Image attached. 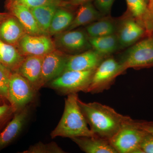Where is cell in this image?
I'll return each instance as SVG.
<instances>
[{
    "label": "cell",
    "mask_w": 153,
    "mask_h": 153,
    "mask_svg": "<svg viewBox=\"0 0 153 153\" xmlns=\"http://www.w3.org/2000/svg\"><path fill=\"white\" fill-rule=\"evenodd\" d=\"M10 15L8 13H0V23L2 22L3 20H4L6 18L8 17Z\"/></svg>",
    "instance_id": "cell-33"
},
{
    "label": "cell",
    "mask_w": 153,
    "mask_h": 153,
    "mask_svg": "<svg viewBox=\"0 0 153 153\" xmlns=\"http://www.w3.org/2000/svg\"><path fill=\"white\" fill-rule=\"evenodd\" d=\"M147 134L132 120L123 126L109 142L117 153H142L140 145Z\"/></svg>",
    "instance_id": "cell-4"
},
{
    "label": "cell",
    "mask_w": 153,
    "mask_h": 153,
    "mask_svg": "<svg viewBox=\"0 0 153 153\" xmlns=\"http://www.w3.org/2000/svg\"><path fill=\"white\" fill-rule=\"evenodd\" d=\"M103 56L94 50L69 56L65 71L95 70L103 60Z\"/></svg>",
    "instance_id": "cell-11"
},
{
    "label": "cell",
    "mask_w": 153,
    "mask_h": 153,
    "mask_svg": "<svg viewBox=\"0 0 153 153\" xmlns=\"http://www.w3.org/2000/svg\"><path fill=\"white\" fill-rule=\"evenodd\" d=\"M37 92L25 77L17 71L13 72L9 84L7 100L15 113L27 106Z\"/></svg>",
    "instance_id": "cell-7"
},
{
    "label": "cell",
    "mask_w": 153,
    "mask_h": 153,
    "mask_svg": "<svg viewBox=\"0 0 153 153\" xmlns=\"http://www.w3.org/2000/svg\"><path fill=\"white\" fill-rule=\"evenodd\" d=\"M121 64L125 70L129 68H142L153 66V36L137 42L124 55Z\"/></svg>",
    "instance_id": "cell-6"
},
{
    "label": "cell",
    "mask_w": 153,
    "mask_h": 153,
    "mask_svg": "<svg viewBox=\"0 0 153 153\" xmlns=\"http://www.w3.org/2000/svg\"><path fill=\"white\" fill-rule=\"evenodd\" d=\"M29 113L28 106L15 112L13 119L0 133V149L7 146L19 134L26 123Z\"/></svg>",
    "instance_id": "cell-13"
},
{
    "label": "cell",
    "mask_w": 153,
    "mask_h": 153,
    "mask_svg": "<svg viewBox=\"0 0 153 153\" xmlns=\"http://www.w3.org/2000/svg\"><path fill=\"white\" fill-rule=\"evenodd\" d=\"M25 57L16 46L7 44L0 39V63L13 72L18 71Z\"/></svg>",
    "instance_id": "cell-18"
},
{
    "label": "cell",
    "mask_w": 153,
    "mask_h": 153,
    "mask_svg": "<svg viewBox=\"0 0 153 153\" xmlns=\"http://www.w3.org/2000/svg\"><path fill=\"white\" fill-rule=\"evenodd\" d=\"M18 49L24 57L43 56L55 50V45L47 35L34 36L25 34L17 45Z\"/></svg>",
    "instance_id": "cell-8"
},
{
    "label": "cell",
    "mask_w": 153,
    "mask_h": 153,
    "mask_svg": "<svg viewBox=\"0 0 153 153\" xmlns=\"http://www.w3.org/2000/svg\"><path fill=\"white\" fill-rule=\"evenodd\" d=\"M115 0H95L96 7L100 13H108Z\"/></svg>",
    "instance_id": "cell-29"
},
{
    "label": "cell",
    "mask_w": 153,
    "mask_h": 153,
    "mask_svg": "<svg viewBox=\"0 0 153 153\" xmlns=\"http://www.w3.org/2000/svg\"><path fill=\"white\" fill-rule=\"evenodd\" d=\"M15 113V111L11 105L4 104L0 105V121L12 113Z\"/></svg>",
    "instance_id": "cell-31"
},
{
    "label": "cell",
    "mask_w": 153,
    "mask_h": 153,
    "mask_svg": "<svg viewBox=\"0 0 153 153\" xmlns=\"http://www.w3.org/2000/svg\"><path fill=\"white\" fill-rule=\"evenodd\" d=\"M23 153H64L63 151L56 143L52 142L44 143L39 142L35 144L30 146Z\"/></svg>",
    "instance_id": "cell-25"
},
{
    "label": "cell",
    "mask_w": 153,
    "mask_h": 153,
    "mask_svg": "<svg viewBox=\"0 0 153 153\" xmlns=\"http://www.w3.org/2000/svg\"><path fill=\"white\" fill-rule=\"evenodd\" d=\"M125 70L120 62L114 58L102 60L94 71L86 93L97 94L108 90L116 77Z\"/></svg>",
    "instance_id": "cell-5"
},
{
    "label": "cell",
    "mask_w": 153,
    "mask_h": 153,
    "mask_svg": "<svg viewBox=\"0 0 153 153\" xmlns=\"http://www.w3.org/2000/svg\"><path fill=\"white\" fill-rule=\"evenodd\" d=\"M57 8L52 19L49 34L54 35L60 33L68 28L73 21V15L65 9Z\"/></svg>",
    "instance_id": "cell-23"
},
{
    "label": "cell",
    "mask_w": 153,
    "mask_h": 153,
    "mask_svg": "<svg viewBox=\"0 0 153 153\" xmlns=\"http://www.w3.org/2000/svg\"><path fill=\"white\" fill-rule=\"evenodd\" d=\"M30 9L46 5L54 4L62 7L66 6L65 1L60 0H13Z\"/></svg>",
    "instance_id": "cell-27"
},
{
    "label": "cell",
    "mask_w": 153,
    "mask_h": 153,
    "mask_svg": "<svg viewBox=\"0 0 153 153\" xmlns=\"http://www.w3.org/2000/svg\"><path fill=\"white\" fill-rule=\"evenodd\" d=\"M71 139L85 153H117L108 140L97 136L78 137Z\"/></svg>",
    "instance_id": "cell-15"
},
{
    "label": "cell",
    "mask_w": 153,
    "mask_h": 153,
    "mask_svg": "<svg viewBox=\"0 0 153 153\" xmlns=\"http://www.w3.org/2000/svg\"><path fill=\"white\" fill-rule=\"evenodd\" d=\"M86 31L91 37H99L114 34V25L107 20H101L94 22L86 28Z\"/></svg>",
    "instance_id": "cell-24"
},
{
    "label": "cell",
    "mask_w": 153,
    "mask_h": 153,
    "mask_svg": "<svg viewBox=\"0 0 153 153\" xmlns=\"http://www.w3.org/2000/svg\"><path fill=\"white\" fill-rule=\"evenodd\" d=\"M26 34L23 25L14 16H9L0 23V39L7 44L17 46Z\"/></svg>",
    "instance_id": "cell-14"
},
{
    "label": "cell",
    "mask_w": 153,
    "mask_h": 153,
    "mask_svg": "<svg viewBox=\"0 0 153 153\" xmlns=\"http://www.w3.org/2000/svg\"><path fill=\"white\" fill-rule=\"evenodd\" d=\"M2 99L3 98L0 97V104H1V103L2 102Z\"/></svg>",
    "instance_id": "cell-35"
},
{
    "label": "cell",
    "mask_w": 153,
    "mask_h": 153,
    "mask_svg": "<svg viewBox=\"0 0 153 153\" xmlns=\"http://www.w3.org/2000/svg\"><path fill=\"white\" fill-rule=\"evenodd\" d=\"M77 93L68 94L65 101L64 111L57 126L50 134L52 138L57 137L72 138L96 136L88 127L78 103Z\"/></svg>",
    "instance_id": "cell-2"
},
{
    "label": "cell",
    "mask_w": 153,
    "mask_h": 153,
    "mask_svg": "<svg viewBox=\"0 0 153 153\" xmlns=\"http://www.w3.org/2000/svg\"><path fill=\"white\" fill-rule=\"evenodd\" d=\"M68 57L56 49L44 56L42 64L40 88L65 71Z\"/></svg>",
    "instance_id": "cell-9"
},
{
    "label": "cell",
    "mask_w": 153,
    "mask_h": 153,
    "mask_svg": "<svg viewBox=\"0 0 153 153\" xmlns=\"http://www.w3.org/2000/svg\"><path fill=\"white\" fill-rule=\"evenodd\" d=\"M93 0H68L66 2V5L80 6L86 3H90Z\"/></svg>",
    "instance_id": "cell-32"
},
{
    "label": "cell",
    "mask_w": 153,
    "mask_h": 153,
    "mask_svg": "<svg viewBox=\"0 0 153 153\" xmlns=\"http://www.w3.org/2000/svg\"><path fill=\"white\" fill-rule=\"evenodd\" d=\"M13 71L0 63V97L7 100L10 80Z\"/></svg>",
    "instance_id": "cell-26"
},
{
    "label": "cell",
    "mask_w": 153,
    "mask_h": 153,
    "mask_svg": "<svg viewBox=\"0 0 153 153\" xmlns=\"http://www.w3.org/2000/svg\"><path fill=\"white\" fill-rule=\"evenodd\" d=\"M94 50L104 56L116 51L119 42L118 38L113 35L99 37H91L88 40Z\"/></svg>",
    "instance_id": "cell-22"
},
{
    "label": "cell",
    "mask_w": 153,
    "mask_h": 153,
    "mask_svg": "<svg viewBox=\"0 0 153 153\" xmlns=\"http://www.w3.org/2000/svg\"><path fill=\"white\" fill-rule=\"evenodd\" d=\"M100 16V14L98 10L91 3L79 6L76 16L73 19L67 30L70 31L80 26L87 25L98 19Z\"/></svg>",
    "instance_id": "cell-21"
},
{
    "label": "cell",
    "mask_w": 153,
    "mask_h": 153,
    "mask_svg": "<svg viewBox=\"0 0 153 153\" xmlns=\"http://www.w3.org/2000/svg\"><path fill=\"white\" fill-rule=\"evenodd\" d=\"M61 47L71 51H78L84 49L88 44L85 34L79 30H70L59 36L57 40Z\"/></svg>",
    "instance_id": "cell-19"
},
{
    "label": "cell",
    "mask_w": 153,
    "mask_h": 153,
    "mask_svg": "<svg viewBox=\"0 0 153 153\" xmlns=\"http://www.w3.org/2000/svg\"><path fill=\"white\" fill-rule=\"evenodd\" d=\"M78 103L91 131L97 136L109 141L123 126L133 120L100 102L87 103L79 98Z\"/></svg>",
    "instance_id": "cell-1"
},
{
    "label": "cell",
    "mask_w": 153,
    "mask_h": 153,
    "mask_svg": "<svg viewBox=\"0 0 153 153\" xmlns=\"http://www.w3.org/2000/svg\"><path fill=\"white\" fill-rule=\"evenodd\" d=\"M140 148L142 153H153V135L147 134L141 143Z\"/></svg>",
    "instance_id": "cell-28"
},
{
    "label": "cell",
    "mask_w": 153,
    "mask_h": 153,
    "mask_svg": "<svg viewBox=\"0 0 153 153\" xmlns=\"http://www.w3.org/2000/svg\"><path fill=\"white\" fill-rule=\"evenodd\" d=\"M146 30L139 22L128 20L124 23L121 28L118 38L119 44L127 47L134 44L143 37Z\"/></svg>",
    "instance_id": "cell-17"
},
{
    "label": "cell",
    "mask_w": 153,
    "mask_h": 153,
    "mask_svg": "<svg viewBox=\"0 0 153 153\" xmlns=\"http://www.w3.org/2000/svg\"><path fill=\"white\" fill-rule=\"evenodd\" d=\"M95 70L65 71L47 84L49 87L64 95L80 91L86 93Z\"/></svg>",
    "instance_id": "cell-3"
},
{
    "label": "cell",
    "mask_w": 153,
    "mask_h": 153,
    "mask_svg": "<svg viewBox=\"0 0 153 153\" xmlns=\"http://www.w3.org/2000/svg\"><path fill=\"white\" fill-rule=\"evenodd\" d=\"M60 1H67L68 0H60Z\"/></svg>",
    "instance_id": "cell-36"
},
{
    "label": "cell",
    "mask_w": 153,
    "mask_h": 153,
    "mask_svg": "<svg viewBox=\"0 0 153 153\" xmlns=\"http://www.w3.org/2000/svg\"><path fill=\"white\" fill-rule=\"evenodd\" d=\"M59 7H61L49 4L30 9L38 27L44 35L49 34L52 19Z\"/></svg>",
    "instance_id": "cell-20"
},
{
    "label": "cell",
    "mask_w": 153,
    "mask_h": 153,
    "mask_svg": "<svg viewBox=\"0 0 153 153\" xmlns=\"http://www.w3.org/2000/svg\"><path fill=\"white\" fill-rule=\"evenodd\" d=\"M149 7L153 14V0H148Z\"/></svg>",
    "instance_id": "cell-34"
},
{
    "label": "cell",
    "mask_w": 153,
    "mask_h": 153,
    "mask_svg": "<svg viewBox=\"0 0 153 153\" xmlns=\"http://www.w3.org/2000/svg\"><path fill=\"white\" fill-rule=\"evenodd\" d=\"M131 13L139 21L146 32L153 33V14L146 0H126Z\"/></svg>",
    "instance_id": "cell-16"
},
{
    "label": "cell",
    "mask_w": 153,
    "mask_h": 153,
    "mask_svg": "<svg viewBox=\"0 0 153 153\" xmlns=\"http://www.w3.org/2000/svg\"><path fill=\"white\" fill-rule=\"evenodd\" d=\"M45 55L25 57L17 72L30 82L36 91L40 89L42 64Z\"/></svg>",
    "instance_id": "cell-12"
},
{
    "label": "cell",
    "mask_w": 153,
    "mask_h": 153,
    "mask_svg": "<svg viewBox=\"0 0 153 153\" xmlns=\"http://www.w3.org/2000/svg\"><path fill=\"white\" fill-rule=\"evenodd\" d=\"M137 126L143 130L153 135V122L146 121L135 120Z\"/></svg>",
    "instance_id": "cell-30"
},
{
    "label": "cell",
    "mask_w": 153,
    "mask_h": 153,
    "mask_svg": "<svg viewBox=\"0 0 153 153\" xmlns=\"http://www.w3.org/2000/svg\"><path fill=\"white\" fill-rule=\"evenodd\" d=\"M6 6L10 13L23 25L27 34L34 36L44 35L29 8L13 0H7Z\"/></svg>",
    "instance_id": "cell-10"
}]
</instances>
